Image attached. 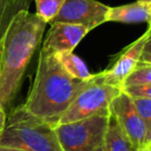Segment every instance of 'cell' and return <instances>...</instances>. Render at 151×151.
<instances>
[{"label":"cell","instance_id":"6da1fadb","mask_svg":"<svg viewBox=\"0 0 151 151\" xmlns=\"http://www.w3.org/2000/svg\"><path fill=\"white\" fill-rule=\"evenodd\" d=\"M47 23L36 14L18 13L0 40V106L9 113L26 68L42 42Z\"/></svg>","mask_w":151,"mask_h":151},{"label":"cell","instance_id":"7a4b0ae2","mask_svg":"<svg viewBox=\"0 0 151 151\" xmlns=\"http://www.w3.org/2000/svg\"><path fill=\"white\" fill-rule=\"evenodd\" d=\"M89 80L73 78L54 54L40 49L35 78L24 106L30 113L56 126Z\"/></svg>","mask_w":151,"mask_h":151},{"label":"cell","instance_id":"3957f363","mask_svg":"<svg viewBox=\"0 0 151 151\" xmlns=\"http://www.w3.org/2000/svg\"><path fill=\"white\" fill-rule=\"evenodd\" d=\"M0 145L28 151H62L55 126L30 113L24 104L7 113Z\"/></svg>","mask_w":151,"mask_h":151},{"label":"cell","instance_id":"277c9868","mask_svg":"<svg viewBox=\"0 0 151 151\" xmlns=\"http://www.w3.org/2000/svg\"><path fill=\"white\" fill-rule=\"evenodd\" d=\"M120 92L121 89L106 84L101 80V73L93 75L61 116L58 124L78 121L93 116H109L111 103Z\"/></svg>","mask_w":151,"mask_h":151},{"label":"cell","instance_id":"5b68a950","mask_svg":"<svg viewBox=\"0 0 151 151\" xmlns=\"http://www.w3.org/2000/svg\"><path fill=\"white\" fill-rule=\"evenodd\" d=\"M109 116H93L55 126L62 151H94L101 146Z\"/></svg>","mask_w":151,"mask_h":151},{"label":"cell","instance_id":"8992f818","mask_svg":"<svg viewBox=\"0 0 151 151\" xmlns=\"http://www.w3.org/2000/svg\"><path fill=\"white\" fill-rule=\"evenodd\" d=\"M110 113L115 117L118 125L134 149L147 148L146 126L134 106L132 97L121 90L111 103Z\"/></svg>","mask_w":151,"mask_h":151},{"label":"cell","instance_id":"52a82bcc","mask_svg":"<svg viewBox=\"0 0 151 151\" xmlns=\"http://www.w3.org/2000/svg\"><path fill=\"white\" fill-rule=\"evenodd\" d=\"M110 6L96 0H65L52 23L82 25L92 30L107 22Z\"/></svg>","mask_w":151,"mask_h":151},{"label":"cell","instance_id":"ba28073f","mask_svg":"<svg viewBox=\"0 0 151 151\" xmlns=\"http://www.w3.org/2000/svg\"><path fill=\"white\" fill-rule=\"evenodd\" d=\"M148 35L149 30H147L136 42H134L122 52H120L117 58L113 61L112 65H110L104 71L99 73L101 80L106 84L122 89L126 79L129 77L130 73L134 70V68L138 65L141 53H142Z\"/></svg>","mask_w":151,"mask_h":151},{"label":"cell","instance_id":"9c48e42d","mask_svg":"<svg viewBox=\"0 0 151 151\" xmlns=\"http://www.w3.org/2000/svg\"><path fill=\"white\" fill-rule=\"evenodd\" d=\"M90 31L82 25L52 23L42 42V49L49 54L73 52L79 42Z\"/></svg>","mask_w":151,"mask_h":151},{"label":"cell","instance_id":"30bf717a","mask_svg":"<svg viewBox=\"0 0 151 151\" xmlns=\"http://www.w3.org/2000/svg\"><path fill=\"white\" fill-rule=\"evenodd\" d=\"M151 21V12L149 3L138 0L129 4L110 7L107 16V22H120V23H142Z\"/></svg>","mask_w":151,"mask_h":151},{"label":"cell","instance_id":"8fae6325","mask_svg":"<svg viewBox=\"0 0 151 151\" xmlns=\"http://www.w3.org/2000/svg\"><path fill=\"white\" fill-rule=\"evenodd\" d=\"M103 146L105 151H134V149L111 113L108 120Z\"/></svg>","mask_w":151,"mask_h":151},{"label":"cell","instance_id":"7c38bea8","mask_svg":"<svg viewBox=\"0 0 151 151\" xmlns=\"http://www.w3.org/2000/svg\"><path fill=\"white\" fill-rule=\"evenodd\" d=\"M56 58L61 63L64 69L73 76V78H77L79 80L87 81L92 78V73L88 70V67L86 66L82 59L75 55L73 52H64L55 54Z\"/></svg>","mask_w":151,"mask_h":151},{"label":"cell","instance_id":"4fadbf2b","mask_svg":"<svg viewBox=\"0 0 151 151\" xmlns=\"http://www.w3.org/2000/svg\"><path fill=\"white\" fill-rule=\"evenodd\" d=\"M30 0H0V40L18 13L28 9Z\"/></svg>","mask_w":151,"mask_h":151},{"label":"cell","instance_id":"5bb4252c","mask_svg":"<svg viewBox=\"0 0 151 151\" xmlns=\"http://www.w3.org/2000/svg\"><path fill=\"white\" fill-rule=\"evenodd\" d=\"M64 1L65 0H34L36 6L35 14L47 24H50L59 13Z\"/></svg>","mask_w":151,"mask_h":151},{"label":"cell","instance_id":"9a60e30c","mask_svg":"<svg viewBox=\"0 0 151 151\" xmlns=\"http://www.w3.org/2000/svg\"><path fill=\"white\" fill-rule=\"evenodd\" d=\"M132 101H134V106L146 126V145L148 148L151 145V99L132 97Z\"/></svg>","mask_w":151,"mask_h":151},{"label":"cell","instance_id":"2e32d148","mask_svg":"<svg viewBox=\"0 0 151 151\" xmlns=\"http://www.w3.org/2000/svg\"><path fill=\"white\" fill-rule=\"evenodd\" d=\"M140 84H151V64L137 65L134 70L124 82L123 87Z\"/></svg>","mask_w":151,"mask_h":151},{"label":"cell","instance_id":"e0dca14e","mask_svg":"<svg viewBox=\"0 0 151 151\" xmlns=\"http://www.w3.org/2000/svg\"><path fill=\"white\" fill-rule=\"evenodd\" d=\"M130 97H141V99H151V84H140L126 86L121 89Z\"/></svg>","mask_w":151,"mask_h":151},{"label":"cell","instance_id":"ac0fdd59","mask_svg":"<svg viewBox=\"0 0 151 151\" xmlns=\"http://www.w3.org/2000/svg\"><path fill=\"white\" fill-rule=\"evenodd\" d=\"M149 35L145 42L144 48L141 53L140 59H139L138 65H144V64H151V29H149Z\"/></svg>","mask_w":151,"mask_h":151},{"label":"cell","instance_id":"d6986e66","mask_svg":"<svg viewBox=\"0 0 151 151\" xmlns=\"http://www.w3.org/2000/svg\"><path fill=\"white\" fill-rule=\"evenodd\" d=\"M6 118H7V113L5 112V110L0 106V136L2 134L3 130H4L5 124H6Z\"/></svg>","mask_w":151,"mask_h":151},{"label":"cell","instance_id":"ffe728a7","mask_svg":"<svg viewBox=\"0 0 151 151\" xmlns=\"http://www.w3.org/2000/svg\"><path fill=\"white\" fill-rule=\"evenodd\" d=\"M0 151H28L24 150V149H19V148H13V147H6L0 145Z\"/></svg>","mask_w":151,"mask_h":151},{"label":"cell","instance_id":"44dd1931","mask_svg":"<svg viewBox=\"0 0 151 151\" xmlns=\"http://www.w3.org/2000/svg\"><path fill=\"white\" fill-rule=\"evenodd\" d=\"M134 151H151L149 148H144V149H134Z\"/></svg>","mask_w":151,"mask_h":151},{"label":"cell","instance_id":"7402d4cb","mask_svg":"<svg viewBox=\"0 0 151 151\" xmlns=\"http://www.w3.org/2000/svg\"><path fill=\"white\" fill-rule=\"evenodd\" d=\"M94 151H105V150H104V146H103V145H101V146L97 147V148L95 149Z\"/></svg>","mask_w":151,"mask_h":151},{"label":"cell","instance_id":"603a6c76","mask_svg":"<svg viewBox=\"0 0 151 151\" xmlns=\"http://www.w3.org/2000/svg\"><path fill=\"white\" fill-rule=\"evenodd\" d=\"M142 1H144V2H147V3H150L151 0H142Z\"/></svg>","mask_w":151,"mask_h":151},{"label":"cell","instance_id":"cb8c5ba5","mask_svg":"<svg viewBox=\"0 0 151 151\" xmlns=\"http://www.w3.org/2000/svg\"><path fill=\"white\" fill-rule=\"evenodd\" d=\"M149 29H151V21L149 22Z\"/></svg>","mask_w":151,"mask_h":151},{"label":"cell","instance_id":"d4e9b609","mask_svg":"<svg viewBox=\"0 0 151 151\" xmlns=\"http://www.w3.org/2000/svg\"><path fill=\"white\" fill-rule=\"evenodd\" d=\"M149 7H150V12H151V2L149 3Z\"/></svg>","mask_w":151,"mask_h":151},{"label":"cell","instance_id":"484cf974","mask_svg":"<svg viewBox=\"0 0 151 151\" xmlns=\"http://www.w3.org/2000/svg\"><path fill=\"white\" fill-rule=\"evenodd\" d=\"M148 148H151V145H150V146H149V147H148Z\"/></svg>","mask_w":151,"mask_h":151},{"label":"cell","instance_id":"4316f807","mask_svg":"<svg viewBox=\"0 0 151 151\" xmlns=\"http://www.w3.org/2000/svg\"><path fill=\"white\" fill-rule=\"evenodd\" d=\"M149 149H150V150H151V148H149Z\"/></svg>","mask_w":151,"mask_h":151}]
</instances>
